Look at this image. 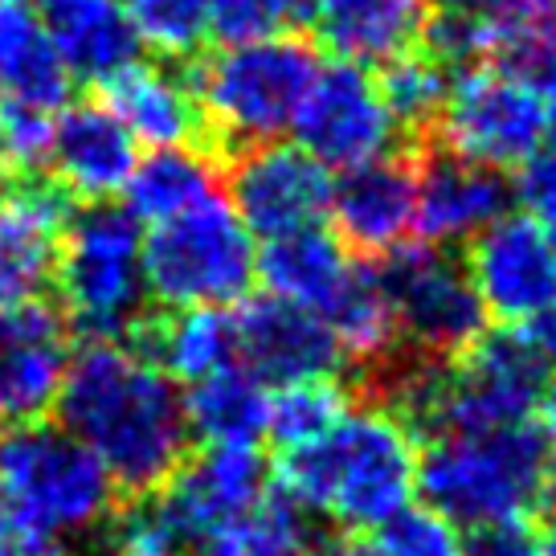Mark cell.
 I'll use <instances>...</instances> for the list:
<instances>
[{
	"label": "cell",
	"mask_w": 556,
	"mask_h": 556,
	"mask_svg": "<svg viewBox=\"0 0 556 556\" xmlns=\"http://www.w3.org/2000/svg\"><path fill=\"white\" fill-rule=\"evenodd\" d=\"M381 287L397 324L401 348L426 361H454L486 331V312L467 266L438 245H397L384 254Z\"/></svg>",
	"instance_id": "obj_9"
},
{
	"label": "cell",
	"mask_w": 556,
	"mask_h": 556,
	"mask_svg": "<svg viewBox=\"0 0 556 556\" xmlns=\"http://www.w3.org/2000/svg\"><path fill=\"white\" fill-rule=\"evenodd\" d=\"M540 226H544V233H548V242H553V254H556V213H548V217H544Z\"/></svg>",
	"instance_id": "obj_43"
},
{
	"label": "cell",
	"mask_w": 556,
	"mask_h": 556,
	"mask_svg": "<svg viewBox=\"0 0 556 556\" xmlns=\"http://www.w3.org/2000/svg\"><path fill=\"white\" fill-rule=\"evenodd\" d=\"M70 340L74 331L53 299L0 307V430L50 414L74 356Z\"/></svg>",
	"instance_id": "obj_14"
},
{
	"label": "cell",
	"mask_w": 556,
	"mask_h": 556,
	"mask_svg": "<svg viewBox=\"0 0 556 556\" xmlns=\"http://www.w3.org/2000/svg\"><path fill=\"white\" fill-rule=\"evenodd\" d=\"M94 99L131 131V139L156 148H197L208 156L205 115L192 99L185 62H131L106 78Z\"/></svg>",
	"instance_id": "obj_19"
},
{
	"label": "cell",
	"mask_w": 556,
	"mask_h": 556,
	"mask_svg": "<svg viewBox=\"0 0 556 556\" xmlns=\"http://www.w3.org/2000/svg\"><path fill=\"white\" fill-rule=\"evenodd\" d=\"M233 336H238V365L254 372L266 389L336 377L344 368L328 324L282 299H245L242 312L233 315Z\"/></svg>",
	"instance_id": "obj_17"
},
{
	"label": "cell",
	"mask_w": 556,
	"mask_h": 556,
	"mask_svg": "<svg viewBox=\"0 0 556 556\" xmlns=\"http://www.w3.org/2000/svg\"><path fill=\"white\" fill-rule=\"evenodd\" d=\"M303 25L340 62L384 66L421 46L430 0H299Z\"/></svg>",
	"instance_id": "obj_20"
},
{
	"label": "cell",
	"mask_w": 556,
	"mask_h": 556,
	"mask_svg": "<svg viewBox=\"0 0 556 556\" xmlns=\"http://www.w3.org/2000/svg\"><path fill=\"white\" fill-rule=\"evenodd\" d=\"M266 409L270 389L242 365L217 368L185 393L189 434L205 446H258L266 434Z\"/></svg>",
	"instance_id": "obj_25"
},
{
	"label": "cell",
	"mask_w": 556,
	"mask_h": 556,
	"mask_svg": "<svg viewBox=\"0 0 556 556\" xmlns=\"http://www.w3.org/2000/svg\"><path fill=\"white\" fill-rule=\"evenodd\" d=\"M384 106L393 111L401 136H414V143L434 131L438 111L446 103L451 90V70L438 62L434 53H426L421 46L409 53H401L393 62H384L377 74Z\"/></svg>",
	"instance_id": "obj_28"
},
{
	"label": "cell",
	"mask_w": 556,
	"mask_h": 556,
	"mask_svg": "<svg viewBox=\"0 0 556 556\" xmlns=\"http://www.w3.org/2000/svg\"><path fill=\"white\" fill-rule=\"evenodd\" d=\"M417 430L384 401L352 405L324 438L282 451L278 491L303 516L361 532L381 528L393 511L414 504Z\"/></svg>",
	"instance_id": "obj_2"
},
{
	"label": "cell",
	"mask_w": 556,
	"mask_h": 556,
	"mask_svg": "<svg viewBox=\"0 0 556 556\" xmlns=\"http://www.w3.org/2000/svg\"><path fill=\"white\" fill-rule=\"evenodd\" d=\"M520 331H523V340L532 344V352L540 356V365L553 372L556 368V303L553 307H544L536 319H528Z\"/></svg>",
	"instance_id": "obj_36"
},
{
	"label": "cell",
	"mask_w": 556,
	"mask_h": 556,
	"mask_svg": "<svg viewBox=\"0 0 556 556\" xmlns=\"http://www.w3.org/2000/svg\"><path fill=\"white\" fill-rule=\"evenodd\" d=\"M511 189L523 205L532 208V217L544 222L548 213H556V152H536V156L520 164V180H511Z\"/></svg>",
	"instance_id": "obj_34"
},
{
	"label": "cell",
	"mask_w": 556,
	"mask_h": 556,
	"mask_svg": "<svg viewBox=\"0 0 556 556\" xmlns=\"http://www.w3.org/2000/svg\"><path fill=\"white\" fill-rule=\"evenodd\" d=\"M348 409H352L348 389L336 377L278 384L270 393V409H266V434L275 438L282 451H295V446H307L328 434Z\"/></svg>",
	"instance_id": "obj_29"
},
{
	"label": "cell",
	"mask_w": 556,
	"mask_h": 556,
	"mask_svg": "<svg viewBox=\"0 0 556 556\" xmlns=\"http://www.w3.org/2000/svg\"><path fill=\"white\" fill-rule=\"evenodd\" d=\"M417 491L463 532H528L556 491V463L536 426L442 430L417 454Z\"/></svg>",
	"instance_id": "obj_3"
},
{
	"label": "cell",
	"mask_w": 556,
	"mask_h": 556,
	"mask_svg": "<svg viewBox=\"0 0 556 556\" xmlns=\"http://www.w3.org/2000/svg\"><path fill=\"white\" fill-rule=\"evenodd\" d=\"M475 556H556L544 548L528 532H495V536H479V553Z\"/></svg>",
	"instance_id": "obj_37"
},
{
	"label": "cell",
	"mask_w": 556,
	"mask_h": 556,
	"mask_svg": "<svg viewBox=\"0 0 556 556\" xmlns=\"http://www.w3.org/2000/svg\"><path fill=\"white\" fill-rule=\"evenodd\" d=\"M516 4L523 0H430V9L438 13H463V17H500Z\"/></svg>",
	"instance_id": "obj_38"
},
{
	"label": "cell",
	"mask_w": 556,
	"mask_h": 556,
	"mask_svg": "<svg viewBox=\"0 0 556 556\" xmlns=\"http://www.w3.org/2000/svg\"><path fill=\"white\" fill-rule=\"evenodd\" d=\"M319 50L312 37L278 34L266 41L229 46L222 53H197L185 62L192 99L205 115L208 156L222 168L254 143H270L291 131L299 103L307 99Z\"/></svg>",
	"instance_id": "obj_4"
},
{
	"label": "cell",
	"mask_w": 556,
	"mask_h": 556,
	"mask_svg": "<svg viewBox=\"0 0 556 556\" xmlns=\"http://www.w3.org/2000/svg\"><path fill=\"white\" fill-rule=\"evenodd\" d=\"M139 222L115 201H78L58 238L53 291L70 331L83 340H123L148 312Z\"/></svg>",
	"instance_id": "obj_6"
},
{
	"label": "cell",
	"mask_w": 556,
	"mask_h": 556,
	"mask_svg": "<svg viewBox=\"0 0 556 556\" xmlns=\"http://www.w3.org/2000/svg\"><path fill=\"white\" fill-rule=\"evenodd\" d=\"M74 78L62 66L50 34L25 4H0V94L13 103L58 111L70 103Z\"/></svg>",
	"instance_id": "obj_24"
},
{
	"label": "cell",
	"mask_w": 556,
	"mask_h": 556,
	"mask_svg": "<svg viewBox=\"0 0 556 556\" xmlns=\"http://www.w3.org/2000/svg\"><path fill=\"white\" fill-rule=\"evenodd\" d=\"M58 426L103 463L123 500H143L189 458L192 434L180 384L119 340H87L70 356Z\"/></svg>",
	"instance_id": "obj_1"
},
{
	"label": "cell",
	"mask_w": 556,
	"mask_h": 556,
	"mask_svg": "<svg viewBox=\"0 0 556 556\" xmlns=\"http://www.w3.org/2000/svg\"><path fill=\"white\" fill-rule=\"evenodd\" d=\"M307 556H377V548H372V544H365V540L331 536V540H312Z\"/></svg>",
	"instance_id": "obj_39"
},
{
	"label": "cell",
	"mask_w": 556,
	"mask_h": 556,
	"mask_svg": "<svg viewBox=\"0 0 556 556\" xmlns=\"http://www.w3.org/2000/svg\"><path fill=\"white\" fill-rule=\"evenodd\" d=\"M143 287L164 312L229 307L254 287V238L222 192L156 222L143 238Z\"/></svg>",
	"instance_id": "obj_7"
},
{
	"label": "cell",
	"mask_w": 556,
	"mask_h": 556,
	"mask_svg": "<svg viewBox=\"0 0 556 556\" xmlns=\"http://www.w3.org/2000/svg\"><path fill=\"white\" fill-rule=\"evenodd\" d=\"M544 94L504 66H467L451 78L430 143L486 168H520L544 148Z\"/></svg>",
	"instance_id": "obj_8"
},
{
	"label": "cell",
	"mask_w": 556,
	"mask_h": 556,
	"mask_svg": "<svg viewBox=\"0 0 556 556\" xmlns=\"http://www.w3.org/2000/svg\"><path fill=\"white\" fill-rule=\"evenodd\" d=\"M106 556H176L168 548H160V544H148V540H115Z\"/></svg>",
	"instance_id": "obj_41"
},
{
	"label": "cell",
	"mask_w": 556,
	"mask_h": 556,
	"mask_svg": "<svg viewBox=\"0 0 556 556\" xmlns=\"http://www.w3.org/2000/svg\"><path fill=\"white\" fill-rule=\"evenodd\" d=\"M41 25L70 78L90 90L139 62V37L119 0H41Z\"/></svg>",
	"instance_id": "obj_22"
},
{
	"label": "cell",
	"mask_w": 556,
	"mask_h": 556,
	"mask_svg": "<svg viewBox=\"0 0 556 556\" xmlns=\"http://www.w3.org/2000/svg\"><path fill=\"white\" fill-rule=\"evenodd\" d=\"M319 319H324L328 331L336 336L344 365L377 368V372H381V368L401 352L397 324H393V312H389L381 275H377V266H368V262H356V266H352V275H348V282L340 287V295L331 299V307L319 315Z\"/></svg>",
	"instance_id": "obj_26"
},
{
	"label": "cell",
	"mask_w": 556,
	"mask_h": 556,
	"mask_svg": "<svg viewBox=\"0 0 556 556\" xmlns=\"http://www.w3.org/2000/svg\"><path fill=\"white\" fill-rule=\"evenodd\" d=\"M417 213V164L409 152L356 164L331 180V233L361 258H384L409 242Z\"/></svg>",
	"instance_id": "obj_16"
},
{
	"label": "cell",
	"mask_w": 556,
	"mask_h": 556,
	"mask_svg": "<svg viewBox=\"0 0 556 556\" xmlns=\"http://www.w3.org/2000/svg\"><path fill=\"white\" fill-rule=\"evenodd\" d=\"M139 361L156 365L173 381H201L217 368L238 365V336L226 307H148L119 340Z\"/></svg>",
	"instance_id": "obj_21"
},
{
	"label": "cell",
	"mask_w": 556,
	"mask_h": 556,
	"mask_svg": "<svg viewBox=\"0 0 556 556\" xmlns=\"http://www.w3.org/2000/svg\"><path fill=\"white\" fill-rule=\"evenodd\" d=\"M0 4H21V0H0Z\"/></svg>",
	"instance_id": "obj_46"
},
{
	"label": "cell",
	"mask_w": 556,
	"mask_h": 556,
	"mask_svg": "<svg viewBox=\"0 0 556 556\" xmlns=\"http://www.w3.org/2000/svg\"><path fill=\"white\" fill-rule=\"evenodd\" d=\"M536 414H540V438H544V446H548V454H553V463H556V377L544 384Z\"/></svg>",
	"instance_id": "obj_40"
},
{
	"label": "cell",
	"mask_w": 556,
	"mask_h": 556,
	"mask_svg": "<svg viewBox=\"0 0 556 556\" xmlns=\"http://www.w3.org/2000/svg\"><path fill=\"white\" fill-rule=\"evenodd\" d=\"M548 511H553V523H548V536H553V544H548V548L556 553V491H553V500H548Z\"/></svg>",
	"instance_id": "obj_44"
},
{
	"label": "cell",
	"mask_w": 556,
	"mask_h": 556,
	"mask_svg": "<svg viewBox=\"0 0 556 556\" xmlns=\"http://www.w3.org/2000/svg\"><path fill=\"white\" fill-rule=\"evenodd\" d=\"M548 368L540 365L520 328L483 331L475 344L442 365L434 434L442 430H504L532 421Z\"/></svg>",
	"instance_id": "obj_10"
},
{
	"label": "cell",
	"mask_w": 556,
	"mask_h": 556,
	"mask_svg": "<svg viewBox=\"0 0 556 556\" xmlns=\"http://www.w3.org/2000/svg\"><path fill=\"white\" fill-rule=\"evenodd\" d=\"M139 46L164 62H189L208 41V0H119Z\"/></svg>",
	"instance_id": "obj_31"
},
{
	"label": "cell",
	"mask_w": 556,
	"mask_h": 556,
	"mask_svg": "<svg viewBox=\"0 0 556 556\" xmlns=\"http://www.w3.org/2000/svg\"><path fill=\"white\" fill-rule=\"evenodd\" d=\"M352 266L356 262L348 258L340 238L324 226H312L270 238L262 245L258 258H254V278L266 287L270 299L324 315L331 307V299L340 295V287L348 282Z\"/></svg>",
	"instance_id": "obj_23"
},
{
	"label": "cell",
	"mask_w": 556,
	"mask_h": 556,
	"mask_svg": "<svg viewBox=\"0 0 556 556\" xmlns=\"http://www.w3.org/2000/svg\"><path fill=\"white\" fill-rule=\"evenodd\" d=\"M291 131L307 156L336 173L397 152L401 139V127L384 106L377 78L365 66L340 58L319 66L307 99L299 103Z\"/></svg>",
	"instance_id": "obj_11"
},
{
	"label": "cell",
	"mask_w": 556,
	"mask_h": 556,
	"mask_svg": "<svg viewBox=\"0 0 556 556\" xmlns=\"http://www.w3.org/2000/svg\"><path fill=\"white\" fill-rule=\"evenodd\" d=\"M540 4H548V9H553V13H556V0H540Z\"/></svg>",
	"instance_id": "obj_45"
},
{
	"label": "cell",
	"mask_w": 556,
	"mask_h": 556,
	"mask_svg": "<svg viewBox=\"0 0 556 556\" xmlns=\"http://www.w3.org/2000/svg\"><path fill=\"white\" fill-rule=\"evenodd\" d=\"M0 556H70V553L53 536L37 532L29 523H21L17 516H9L0 507Z\"/></svg>",
	"instance_id": "obj_35"
},
{
	"label": "cell",
	"mask_w": 556,
	"mask_h": 556,
	"mask_svg": "<svg viewBox=\"0 0 556 556\" xmlns=\"http://www.w3.org/2000/svg\"><path fill=\"white\" fill-rule=\"evenodd\" d=\"M536 87H540V94H553L556 90V50H553V58L544 62V70L536 74Z\"/></svg>",
	"instance_id": "obj_42"
},
{
	"label": "cell",
	"mask_w": 556,
	"mask_h": 556,
	"mask_svg": "<svg viewBox=\"0 0 556 556\" xmlns=\"http://www.w3.org/2000/svg\"><path fill=\"white\" fill-rule=\"evenodd\" d=\"M307 548H312L307 516L282 495H266L245 520L213 540L201 556H307Z\"/></svg>",
	"instance_id": "obj_30"
},
{
	"label": "cell",
	"mask_w": 556,
	"mask_h": 556,
	"mask_svg": "<svg viewBox=\"0 0 556 556\" xmlns=\"http://www.w3.org/2000/svg\"><path fill=\"white\" fill-rule=\"evenodd\" d=\"M136 139L99 99L62 103L50 127V176L74 201H111L136 168Z\"/></svg>",
	"instance_id": "obj_18"
},
{
	"label": "cell",
	"mask_w": 556,
	"mask_h": 556,
	"mask_svg": "<svg viewBox=\"0 0 556 556\" xmlns=\"http://www.w3.org/2000/svg\"><path fill=\"white\" fill-rule=\"evenodd\" d=\"M217 176L222 168L197 148H156L152 156L136 160L123 185V208L136 222L156 226L217 192Z\"/></svg>",
	"instance_id": "obj_27"
},
{
	"label": "cell",
	"mask_w": 556,
	"mask_h": 556,
	"mask_svg": "<svg viewBox=\"0 0 556 556\" xmlns=\"http://www.w3.org/2000/svg\"><path fill=\"white\" fill-rule=\"evenodd\" d=\"M229 205L250 229V238H282L312 229L328 217L331 168L307 156L299 143H254L222 164Z\"/></svg>",
	"instance_id": "obj_12"
},
{
	"label": "cell",
	"mask_w": 556,
	"mask_h": 556,
	"mask_svg": "<svg viewBox=\"0 0 556 556\" xmlns=\"http://www.w3.org/2000/svg\"><path fill=\"white\" fill-rule=\"evenodd\" d=\"M377 556H470L467 532L430 504H405L377 528Z\"/></svg>",
	"instance_id": "obj_32"
},
{
	"label": "cell",
	"mask_w": 556,
	"mask_h": 556,
	"mask_svg": "<svg viewBox=\"0 0 556 556\" xmlns=\"http://www.w3.org/2000/svg\"><path fill=\"white\" fill-rule=\"evenodd\" d=\"M0 99H4V94H0Z\"/></svg>",
	"instance_id": "obj_47"
},
{
	"label": "cell",
	"mask_w": 556,
	"mask_h": 556,
	"mask_svg": "<svg viewBox=\"0 0 556 556\" xmlns=\"http://www.w3.org/2000/svg\"><path fill=\"white\" fill-rule=\"evenodd\" d=\"M299 21H303L299 0H208V37L226 46L291 34V25Z\"/></svg>",
	"instance_id": "obj_33"
},
{
	"label": "cell",
	"mask_w": 556,
	"mask_h": 556,
	"mask_svg": "<svg viewBox=\"0 0 556 556\" xmlns=\"http://www.w3.org/2000/svg\"><path fill=\"white\" fill-rule=\"evenodd\" d=\"M417 164V213L414 229L426 245L451 250V245L470 242L475 233H483L491 222H500L511 213L516 189L511 176L486 164L454 156L446 148H438L430 139L414 143Z\"/></svg>",
	"instance_id": "obj_15"
},
{
	"label": "cell",
	"mask_w": 556,
	"mask_h": 556,
	"mask_svg": "<svg viewBox=\"0 0 556 556\" xmlns=\"http://www.w3.org/2000/svg\"><path fill=\"white\" fill-rule=\"evenodd\" d=\"M467 278L486 319L523 328L556 303V254L532 213H504L467 242Z\"/></svg>",
	"instance_id": "obj_13"
},
{
	"label": "cell",
	"mask_w": 556,
	"mask_h": 556,
	"mask_svg": "<svg viewBox=\"0 0 556 556\" xmlns=\"http://www.w3.org/2000/svg\"><path fill=\"white\" fill-rule=\"evenodd\" d=\"M0 507L62 540H111L123 507L103 463L58 421L0 430Z\"/></svg>",
	"instance_id": "obj_5"
}]
</instances>
